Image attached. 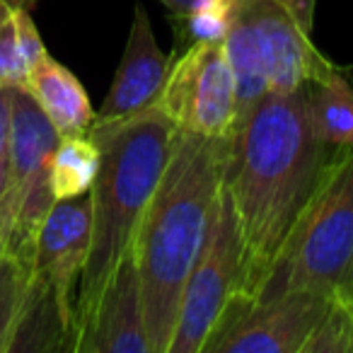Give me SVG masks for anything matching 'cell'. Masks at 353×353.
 <instances>
[{"instance_id": "8992f818", "label": "cell", "mask_w": 353, "mask_h": 353, "mask_svg": "<svg viewBox=\"0 0 353 353\" xmlns=\"http://www.w3.org/2000/svg\"><path fill=\"white\" fill-rule=\"evenodd\" d=\"M242 271V242L230 194L223 187L213 203L203 247L192 266L176 312L167 353H201L216 324L237 295Z\"/></svg>"}, {"instance_id": "52a82bcc", "label": "cell", "mask_w": 353, "mask_h": 353, "mask_svg": "<svg viewBox=\"0 0 353 353\" xmlns=\"http://www.w3.org/2000/svg\"><path fill=\"white\" fill-rule=\"evenodd\" d=\"M155 104L174 128L208 138L230 136L237 94L223 41H192L184 51L176 49Z\"/></svg>"}, {"instance_id": "2e32d148", "label": "cell", "mask_w": 353, "mask_h": 353, "mask_svg": "<svg viewBox=\"0 0 353 353\" xmlns=\"http://www.w3.org/2000/svg\"><path fill=\"white\" fill-rule=\"evenodd\" d=\"M30 269L12 256L3 254L0 259V353H8L10 339L15 334L20 310L25 303Z\"/></svg>"}, {"instance_id": "ba28073f", "label": "cell", "mask_w": 353, "mask_h": 353, "mask_svg": "<svg viewBox=\"0 0 353 353\" xmlns=\"http://www.w3.org/2000/svg\"><path fill=\"white\" fill-rule=\"evenodd\" d=\"M329 300L303 288L279 290L259 300H232L203 351L303 353L305 341L327 312Z\"/></svg>"}, {"instance_id": "3957f363", "label": "cell", "mask_w": 353, "mask_h": 353, "mask_svg": "<svg viewBox=\"0 0 353 353\" xmlns=\"http://www.w3.org/2000/svg\"><path fill=\"white\" fill-rule=\"evenodd\" d=\"M172 133L174 123L157 104L119 121H92L90 126L88 136L99 145V170L90 189L92 230L75 298V334L131 250L138 223L165 172Z\"/></svg>"}, {"instance_id": "603a6c76", "label": "cell", "mask_w": 353, "mask_h": 353, "mask_svg": "<svg viewBox=\"0 0 353 353\" xmlns=\"http://www.w3.org/2000/svg\"><path fill=\"white\" fill-rule=\"evenodd\" d=\"M6 3L10 8H30V10H32V8H34L39 0H6Z\"/></svg>"}, {"instance_id": "30bf717a", "label": "cell", "mask_w": 353, "mask_h": 353, "mask_svg": "<svg viewBox=\"0 0 353 353\" xmlns=\"http://www.w3.org/2000/svg\"><path fill=\"white\" fill-rule=\"evenodd\" d=\"M75 353H150L143 322L141 283L133 252L128 250L114 269L88 322L78 329Z\"/></svg>"}, {"instance_id": "5bb4252c", "label": "cell", "mask_w": 353, "mask_h": 353, "mask_svg": "<svg viewBox=\"0 0 353 353\" xmlns=\"http://www.w3.org/2000/svg\"><path fill=\"white\" fill-rule=\"evenodd\" d=\"M223 46H225L228 63H230L232 78H235L237 121H240L269 92V85H266V75L264 68H261L259 49H256L252 27L237 0L232 6L230 22H228L225 37H223Z\"/></svg>"}, {"instance_id": "6da1fadb", "label": "cell", "mask_w": 353, "mask_h": 353, "mask_svg": "<svg viewBox=\"0 0 353 353\" xmlns=\"http://www.w3.org/2000/svg\"><path fill=\"white\" fill-rule=\"evenodd\" d=\"M329 145L312 123L307 83L266 92L230 133L225 189L242 242V271L232 300H256L305 211Z\"/></svg>"}, {"instance_id": "9c48e42d", "label": "cell", "mask_w": 353, "mask_h": 353, "mask_svg": "<svg viewBox=\"0 0 353 353\" xmlns=\"http://www.w3.org/2000/svg\"><path fill=\"white\" fill-rule=\"evenodd\" d=\"M254 34L261 68L271 92H293L332 61L310 39L312 15L283 0H237Z\"/></svg>"}, {"instance_id": "5b68a950", "label": "cell", "mask_w": 353, "mask_h": 353, "mask_svg": "<svg viewBox=\"0 0 353 353\" xmlns=\"http://www.w3.org/2000/svg\"><path fill=\"white\" fill-rule=\"evenodd\" d=\"M61 136L25 85L10 88V155L6 192L0 199V232L6 254L30 269L37 235L49 208L51 160Z\"/></svg>"}, {"instance_id": "7c38bea8", "label": "cell", "mask_w": 353, "mask_h": 353, "mask_svg": "<svg viewBox=\"0 0 353 353\" xmlns=\"http://www.w3.org/2000/svg\"><path fill=\"white\" fill-rule=\"evenodd\" d=\"M27 92L34 97L61 138L85 136L94 121V109L80 80L46 51L25 80Z\"/></svg>"}, {"instance_id": "277c9868", "label": "cell", "mask_w": 353, "mask_h": 353, "mask_svg": "<svg viewBox=\"0 0 353 353\" xmlns=\"http://www.w3.org/2000/svg\"><path fill=\"white\" fill-rule=\"evenodd\" d=\"M288 288L353 307V148L329 155L259 298Z\"/></svg>"}, {"instance_id": "7402d4cb", "label": "cell", "mask_w": 353, "mask_h": 353, "mask_svg": "<svg viewBox=\"0 0 353 353\" xmlns=\"http://www.w3.org/2000/svg\"><path fill=\"white\" fill-rule=\"evenodd\" d=\"M285 6H293L298 10H312V3L314 0H283Z\"/></svg>"}, {"instance_id": "e0dca14e", "label": "cell", "mask_w": 353, "mask_h": 353, "mask_svg": "<svg viewBox=\"0 0 353 353\" xmlns=\"http://www.w3.org/2000/svg\"><path fill=\"white\" fill-rule=\"evenodd\" d=\"M303 353H353V307L329 300L327 312L305 341Z\"/></svg>"}, {"instance_id": "44dd1931", "label": "cell", "mask_w": 353, "mask_h": 353, "mask_svg": "<svg viewBox=\"0 0 353 353\" xmlns=\"http://www.w3.org/2000/svg\"><path fill=\"white\" fill-rule=\"evenodd\" d=\"M160 3L167 8V10H170L172 17H182V15H187V12L192 10L196 0H160Z\"/></svg>"}, {"instance_id": "cb8c5ba5", "label": "cell", "mask_w": 353, "mask_h": 353, "mask_svg": "<svg viewBox=\"0 0 353 353\" xmlns=\"http://www.w3.org/2000/svg\"><path fill=\"white\" fill-rule=\"evenodd\" d=\"M8 10H10V6H8L6 0H0V20H3V17L8 15Z\"/></svg>"}, {"instance_id": "ffe728a7", "label": "cell", "mask_w": 353, "mask_h": 353, "mask_svg": "<svg viewBox=\"0 0 353 353\" xmlns=\"http://www.w3.org/2000/svg\"><path fill=\"white\" fill-rule=\"evenodd\" d=\"M10 155V88H0V199L6 192Z\"/></svg>"}, {"instance_id": "d6986e66", "label": "cell", "mask_w": 353, "mask_h": 353, "mask_svg": "<svg viewBox=\"0 0 353 353\" xmlns=\"http://www.w3.org/2000/svg\"><path fill=\"white\" fill-rule=\"evenodd\" d=\"M12 17H15V30L22 46V54H25V61L32 70L41 61V56L46 54V46L41 41V34L37 30L34 20H32L30 8H12Z\"/></svg>"}, {"instance_id": "d4e9b609", "label": "cell", "mask_w": 353, "mask_h": 353, "mask_svg": "<svg viewBox=\"0 0 353 353\" xmlns=\"http://www.w3.org/2000/svg\"><path fill=\"white\" fill-rule=\"evenodd\" d=\"M3 254H6V237L0 232V259H3Z\"/></svg>"}, {"instance_id": "7a4b0ae2", "label": "cell", "mask_w": 353, "mask_h": 353, "mask_svg": "<svg viewBox=\"0 0 353 353\" xmlns=\"http://www.w3.org/2000/svg\"><path fill=\"white\" fill-rule=\"evenodd\" d=\"M228 138L174 128L165 172L131 242L150 353H167L192 266L225 176Z\"/></svg>"}, {"instance_id": "4fadbf2b", "label": "cell", "mask_w": 353, "mask_h": 353, "mask_svg": "<svg viewBox=\"0 0 353 353\" xmlns=\"http://www.w3.org/2000/svg\"><path fill=\"white\" fill-rule=\"evenodd\" d=\"M312 123L332 150L353 148V83L339 65H329L307 83Z\"/></svg>"}, {"instance_id": "9a60e30c", "label": "cell", "mask_w": 353, "mask_h": 353, "mask_svg": "<svg viewBox=\"0 0 353 353\" xmlns=\"http://www.w3.org/2000/svg\"><path fill=\"white\" fill-rule=\"evenodd\" d=\"M99 170V145L92 138L65 136L59 141L51 160V192L54 199L85 196L92 189L94 176Z\"/></svg>"}, {"instance_id": "8fae6325", "label": "cell", "mask_w": 353, "mask_h": 353, "mask_svg": "<svg viewBox=\"0 0 353 353\" xmlns=\"http://www.w3.org/2000/svg\"><path fill=\"white\" fill-rule=\"evenodd\" d=\"M170 63L172 56H165L157 46L148 12L143 10V6H136L121 63L102 107L94 112V121H119L155 104Z\"/></svg>"}, {"instance_id": "ac0fdd59", "label": "cell", "mask_w": 353, "mask_h": 353, "mask_svg": "<svg viewBox=\"0 0 353 353\" xmlns=\"http://www.w3.org/2000/svg\"><path fill=\"white\" fill-rule=\"evenodd\" d=\"M30 75V65L17 39L12 8L0 20V88H20Z\"/></svg>"}]
</instances>
